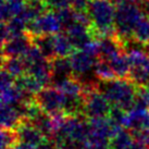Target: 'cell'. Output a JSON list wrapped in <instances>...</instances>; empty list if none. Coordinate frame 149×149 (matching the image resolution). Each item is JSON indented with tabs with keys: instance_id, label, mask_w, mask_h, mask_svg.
I'll use <instances>...</instances> for the list:
<instances>
[{
	"instance_id": "cell-1",
	"label": "cell",
	"mask_w": 149,
	"mask_h": 149,
	"mask_svg": "<svg viewBox=\"0 0 149 149\" xmlns=\"http://www.w3.org/2000/svg\"><path fill=\"white\" fill-rule=\"evenodd\" d=\"M116 9L111 0L89 1L87 13L91 22V33L96 39L116 35Z\"/></svg>"
},
{
	"instance_id": "cell-2",
	"label": "cell",
	"mask_w": 149,
	"mask_h": 149,
	"mask_svg": "<svg viewBox=\"0 0 149 149\" xmlns=\"http://www.w3.org/2000/svg\"><path fill=\"white\" fill-rule=\"evenodd\" d=\"M100 89L104 91L113 107L128 111L134 108L139 99V87L128 79H116L109 82L99 83Z\"/></svg>"
},
{
	"instance_id": "cell-3",
	"label": "cell",
	"mask_w": 149,
	"mask_h": 149,
	"mask_svg": "<svg viewBox=\"0 0 149 149\" xmlns=\"http://www.w3.org/2000/svg\"><path fill=\"white\" fill-rule=\"evenodd\" d=\"M83 83L85 85V93L83 97L82 114L86 116V119L110 116L113 106L104 91L100 89L99 84L96 83L95 81H83Z\"/></svg>"
},
{
	"instance_id": "cell-4",
	"label": "cell",
	"mask_w": 149,
	"mask_h": 149,
	"mask_svg": "<svg viewBox=\"0 0 149 149\" xmlns=\"http://www.w3.org/2000/svg\"><path fill=\"white\" fill-rule=\"evenodd\" d=\"M143 17L139 4L133 0H125L116 4L114 20L116 36L123 42L133 38L134 29Z\"/></svg>"
},
{
	"instance_id": "cell-5",
	"label": "cell",
	"mask_w": 149,
	"mask_h": 149,
	"mask_svg": "<svg viewBox=\"0 0 149 149\" xmlns=\"http://www.w3.org/2000/svg\"><path fill=\"white\" fill-rule=\"evenodd\" d=\"M34 99L47 114L54 116L59 113H66L68 100L62 91L56 86H46L38 94L34 96Z\"/></svg>"
},
{
	"instance_id": "cell-6",
	"label": "cell",
	"mask_w": 149,
	"mask_h": 149,
	"mask_svg": "<svg viewBox=\"0 0 149 149\" xmlns=\"http://www.w3.org/2000/svg\"><path fill=\"white\" fill-rule=\"evenodd\" d=\"M62 25L59 21L57 13L47 11L42 15L27 24L26 32L31 37H37L42 35H56L61 32Z\"/></svg>"
},
{
	"instance_id": "cell-7",
	"label": "cell",
	"mask_w": 149,
	"mask_h": 149,
	"mask_svg": "<svg viewBox=\"0 0 149 149\" xmlns=\"http://www.w3.org/2000/svg\"><path fill=\"white\" fill-rule=\"evenodd\" d=\"M15 130L17 132L20 141H23V143H27V144L39 147L42 144H45L46 141H50L40 131V128H38L33 122H31L27 119H23Z\"/></svg>"
},
{
	"instance_id": "cell-8",
	"label": "cell",
	"mask_w": 149,
	"mask_h": 149,
	"mask_svg": "<svg viewBox=\"0 0 149 149\" xmlns=\"http://www.w3.org/2000/svg\"><path fill=\"white\" fill-rule=\"evenodd\" d=\"M33 45V38L27 32L13 36L8 42L2 44V57H23Z\"/></svg>"
},
{
	"instance_id": "cell-9",
	"label": "cell",
	"mask_w": 149,
	"mask_h": 149,
	"mask_svg": "<svg viewBox=\"0 0 149 149\" xmlns=\"http://www.w3.org/2000/svg\"><path fill=\"white\" fill-rule=\"evenodd\" d=\"M69 60L71 62L73 75L82 77L95 66V63L98 59L87 54L83 49H75L73 54L69 57Z\"/></svg>"
},
{
	"instance_id": "cell-10",
	"label": "cell",
	"mask_w": 149,
	"mask_h": 149,
	"mask_svg": "<svg viewBox=\"0 0 149 149\" xmlns=\"http://www.w3.org/2000/svg\"><path fill=\"white\" fill-rule=\"evenodd\" d=\"M64 31L75 49H82L86 44H88L93 39H95L94 35L91 33V26L79 23L77 21Z\"/></svg>"
},
{
	"instance_id": "cell-11",
	"label": "cell",
	"mask_w": 149,
	"mask_h": 149,
	"mask_svg": "<svg viewBox=\"0 0 149 149\" xmlns=\"http://www.w3.org/2000/svg\"><path fill=\"white\" fill-rule=\"evenodd\" d=\"M99 44V58L109 60L116 54L124 52L125 47L124 42L116 35L107 36L98 39Z\"/></svg>"
},
{
	"instance_id": "cell-12",
	"label": "cell",
	"mask_w": 149,
	"mask_h": 149,
	"mask_svg": "<svg viewBox=\"0 0 149 149\" xmlns=\"http://www.w3.org/2000/svg\"><path fill=\"white\" fill-rule=\"evenodd\" d=\"M24 118L17 106L1 104V126L2 128H17Z\"/></svg>"
},
{
	"instance_id": "cell-13",
	"label": "cell",
	"mask_w": 149,
	"mask_h": 149,
	"mask_svg": "<svg viewBox=\"0 0 149 149\" xmlns=\"http://www.w3.org/2000/svg\"><path fill=\"white\" fill-rule=\"evenodd\" d=\"M51 69H52V82L54 83V85L73 75L69 58L56 57L51 60Z\"/></svg>"
},
{
	"instance_id": "cell-14",
	"label": "cell",
	"mask_w": 149,
	"mask_h": 149,
	"mask_svg": "<svg viewBox=\"0 0 149 149\" xmlns=\"http://www.w3.org/2000/svg\"><path fill=\"white\" fill-rule=\"evenodd\" d=\"M26 0H1V8H0V15L1 21L8 22L14 17L24 10L26 6Z\"/></svg>"
},
{
	"instance_id": "cell-15",
	"label": "cell",
	"mask_w": 149,
	"mask_h": 149,
	"mask_svg": "<svg viewBox=\"0 0 149 149\" xmlns=\"http://www.w3.org/2000/svg\"><path fill=\"white\" fill-rule=\"evenodd\" d=\"M47 11H48V8L44 0H32L26 2L24 10L19 15L29 24L32 21H35Z\"/></svg>"
},
{
	"instance_id": "cell-16",
	"label": "cell",
	"mask_w": 149,
	"mask_h": 149,
	"mask_svg": "<svg viewBox=\"0 0 149 149\" xmlns=\"http://www.w3.org/2000/svg\"><path fill=\"white\" fill-rule=\"evenodd\" d=\"M112 70L114 71L118 79H128L131 72V63L128 61L126 52H121L108 60Z\"/></svg>"
},
{
	"instance_id": "cell-17",
	"label": "cell",
	"mask_w": 149,
	"mask_h": 149,
	"mask_svg": "<svg viewBox=\"0 0 149 149\" xmlns=\"http://www.w3.org/2000/svg\"><path fill=\"white\" fill-rule=\"evenodd\" d=\"M2 70L19 79L26 73V65L22 57H2Z\"/></svg>"
},
{
	"instance_id": "cell-18",
	"label": "cell",
	"mask_w": 149,
	"mask_h": 149,
	"mask_svg": "<svg viewBox=\"0 0 149 149\" xmlns=\"http://www.w3.org/2000/svg\"><path fill=\"white\" fill-rule=\"evenodd\" d=\"M54 44L56 57L69 58L75 50L74 46L71 42L70 38L68 37L66 34L58 33L54 35Z\"/></svg>"
},
{
	"instance_id": "cell-19",
	"label": "cell",
	"mask_w": 149,
	"mask_h": 149,
	"mask_svg": "<svg viewBox=\"0 0 149 149\" xmlns=\"http://www.w3.org/2000/svg\"><path fill=\"white\" fill-rule=\"evenodd\" d=\"M134 141L133 133L127 128H121L116 132L110 141H109V149H126Z\"/></svg>"
},
{
	"instance_id": "cell-20",
	"label": "cell",
	"mask_w": 149,
	"mask_h": 149,
	"mask_svg": "<svg viewBox=\"0 0 149 149\" xmlns=\"http://www.w3.org/2000/svg\"><path fill=\"white\" fill-rule=\"evenodd\" d=\"M33 44L36 45L44 54V57L48 60L56 58L54 44V35H42L33 38Z\"/></svg>"
},
{
	"instance_id": "cell-21",
	"label": "cell",
	"mask_w": 149,
	"mask_h": 149,
	"mask_svg": "<svg viewBox=\"0 0 149 149\" xmlns=\"http://www.w3.org/2000/svg\"><path fill=\"white\" fill-rule=\"evenodd\" d=\"M17 83L29 96H35L44 88V85L35 76L29 73H25L23 76L17 79Z\"/></svg>"
},
{
	"instance_id": "cell-22",
	"label": "cell",
	"mask_w": 149,
	"mask_h": 149,
	"mask_svg": "<svg viewBox=\"0 0 149 149\" xmlns=\"http://www.w3.org/2000/svg\"><path fill=\"white\" fill-rule=\"evenodd\" d=\"M94 73L100 82H109V81L118 79L109 61L106 59L99 58L96 61L95 66H94Z\"/></svg>"
},
{
	"instance_id": "cell-23",
	"label": "cell",
	"mask_w": 149,
	"mask_h": 149,
	"mask_svg": "<svg viewBox=\"0 0 149 149\" xmlns=\"http://www.w3.org/2000/svg\"><path fill=\"white\" fill-rule=\"evenodd\" d=\"M133 39L146 46L149 42V19L143 17L133 32Z\"/></svg>"
},
{
	"instance_id": "cell-24",
	"label": "cell",
	"mask_w": 149,
	"mask_h": 149,
	"mask_svg": "<svg viewBox=\"0 0 149 149\" xmlns=\"http://www.w3.org/2000/svg\"><path fill=\"white\" fill-rule=\"evenodd\" d=\"M20 141L15 128L1 130V149H13Z\"/></svg>"
},
{
	"instance_id": "cell-25",
	"label": "cell",
	"mask_w": 149,
	"mask_h": 149,
	"mask_svg": "<svg viewBox=\"0 0 149 149\" xmlns=\"http://www.w3.org/2000/svg\"><path fill=\"white\" fill-rule=\"evenodd\" d=\"M54 12L57 13V17L62 25L63 29H66L69 26L76 22V11H74L71 7L59 10V11H54Z\"/></svg>"
},
{
	"instance_id": "cell-26",
	"label": "cell",
	"mask_w": 149,
	"mask_h": 149,
	"mask_svg": "<svg viewBox=\"0 0 149 149\" xmlns=\"http://www.w3.org/2000/svg\"><path fill=\"white\" fill-rule=\"evenodd\" d=\"M48 10L59 11L71 7V0H44Z\"/></svg>"
},
{
	"instance_id": "cell-27",
	"label": "cell",
	"mask_w": 149,
	"mask_h": 149,
	"mask_svg": "<svg viewBox=\"0 0 149 149\" xmlns=\"http://www.w3.org/2000/svg\"><path fill=\"white\" fill-rule=\"evenodd\" d=\"M91 0H71V8L76 12L87 11Z\"/></svg>"
},
{
	"instance_id": "cell-28",
	"label": "cell",
	"mask_w": 149,
	"mask_h": 149,
	"mask_svg": "<svg viewBox=\"0 0 149 149\" xmlns=\"http://www.w3.org/2000/svg\"><path fill=\"white\" fill-rule=\"evenodd\" d=\"M138 96H139V99L141 102L149 108V84L146 86L139 87Z\"/></svg>"
},
{
	"instance_id": "cell-29",
	"label": "cell",
	"mask_w": 149,
	"mask_h": 149,
	"mask_svg": "<svg viewBox=\"0 0 149 149\" xmlns=\"http://www.w3.org/2000/svg\"><path fill=\"white\" fill-rule=\"evenodd\" d=\"M126 149H149V145L134 137V141Z\"/></svg>"
},
{
	"instance_id": "cell-30",
	"label": "cell",
	"mask_w": 149,
	"mask_h": 149,
	"mask_svg": "<svg viewBox=\"0 0 149 149\" xmlns=\"http://www.w3.org/2000/svg\"><path fill=\"white\" fill-rule=\"evenodd\" d=\"M139 8L141 10V13L145 17L149 19V0H143L141 2H139Z\"/></svg>"
},
{
	"instance_id": "cell-31",
	"label": "cell",
	"mask_w": 149,
	"mask_h": 149,
	"mask_svg": "<svg viewBox=\"0 0 149 149\" xmlns=\"http://www.w3.org/2000/svg\"><path fill=\"white\" fill-rule=\"evenodd\" d=\"M13 149H39V147H37V146H34V145H31V144H27V143L19 141Z\"/></svg>"
},
{
	"instance_id": "cell-32",
	"label": "cell",
	"mask_w": 149,
	"mask_h": 149,
	"mask_svg": "<svg viewBox=\"0 0 149 149\" xmlns=\"http://www.w3.org/2000/svg\"><path fill=\"white\" fill-rule=\"evenodd\" d=\"M39 149H61L54 141H48L42 146H39Z\"/></svg>"
},
{
	"instance_id": "cell-33",
	"label": "cell",
	"mask_w": 149,
	"mask_h": 149,
	"mask_svg": "<svg viewBox=\"0 0 149 149\" xmlns=\"http://www.w3.org/2000/svg\"><path fill=\"white\" fill-rule=\"evenodd\" d=\"M112 2L114 4H119V3H121V2H123V1H125V0H111Z\"/></svg>"
},
{
	"instance_id": "cell-34",
	"label": "cell",
	"mask_w": 149,
	"mask_h": 149,
	"mask_svg": "<svg viewBox=\"0 0 149 149\" xmlns=\"http://www.w3.org/2000/svg\"><path fill=\"white\" fill-rule=\"evenodd\" d=\"M145 50H146V52H147V54H149V42L145 46Z\"/></svg>"
},
{
	"instance_id": "cell-35",
	"label": "cell",
	"mask_w": 149,
	"mask_h": 149,
	"mask_svg": "<svg viewBox=\"0 0 149 149\" xmlns=\"http://www.w3.org/2000/svg\"><path fill=\"white\" fill-rule=\"evenodd\" d=\"M133 1H135V2H137V3H139V2H141L143 0H133Z\"/></svg>"
},
{
	"instance_id": "cell-36",
	"label": "cell",
	"mask_w": 149,
	"mask_h": 149,
	"mask_svg": "<svg viewBox=\"0 0 149 149\" xmlns=\"http://www.w3.org/2000/svg\"><path fill=\"white\" fill-rule=\"evenodd\" d=\"M26 1H32V0H26Z\"/></svg>"
}]
</instances>
